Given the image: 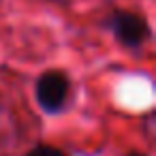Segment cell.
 <instances>
[{"label": "cell", "instance_id": "obj_1", "mask_svg": "<svg viewBox=\"0 0 156 156\" xmlns=\"http://www.w3.org/2000/svg\"><path fill=\"white\" fill-rule=\"evenodd\" d=\"M69 77L62 71H45L34 86V96L45 113H58L69 96Z\"/></svg>", "mask_w": 156, "mask_h": 156}, {"label": "cell", "instance_id": "obj_2", "mask_svg": "<svg viewBox=\"0 0 156 156\" xmlns=\"http://www.w3.org/2000/svg\"><path fill=\"white\" fill-rule=\"evenodd\" d=\"M109 26L115 34V39L126 45V47H141L147 37H150V26L147 22L137 15V13H128V11H115L109 17Z\"/></svg>", "mask_w": 156, "mask_h": 156}, {"label": "cell", "instance_id": "obj_3", "mask_svg": "<svg viewBox=\"0 0 156 156\" xmlns=\"http://www.w3.org/2000/svg\"><path fill=\"white\" fill-rule=\"evenodd\" d=\"M26 156H66V154L62 150H58V147H51V145H37Z\"/></svg>", "mask_w": 156, "mask_h": 156}, {"label": "cell", "instance_id": "obj_4", "mask_svg": "<svg viewBox=\"0 0 156 156\" xmlns=\"http://www.w3.org/2000/svg\"><path fill=\"white\" fill-rule=\"evenodd\" d=\"M128 156H143V154H128Z\"/></svg>", "mask_w": 156, "mask_h": 156}]
</instances>
